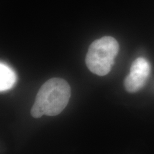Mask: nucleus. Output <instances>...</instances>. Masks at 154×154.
<instances>
[{
    "label": "nucleus",
    "instance_id": "2",
    "mask_svg": "<svg viewBox=\"0 0 154 154\" xmlns=\"http://www.w3.org/2000/svg\"><path fill=\"white\" fill-rule=\"evenodd\" d=\"M118 42L112 36H103L92 42L86 57L88 69L98 76H106L111 70L119 53Z\"/></svg>",
    "mask_w": 154,
    "mask_h": 154
},
{
    "label": "nucleus",
    "instance_id": "4",
    "mask_svg": "<svg viewBox=\"0 0 154 154\" xmlns=\"http://www.w3.org/2000/svg\"><path fill=\"white\" fill-rule=\"evenodd\" d=\"M17 81V75L9 66L5 63H0V91L1 92L11 89Z\"/></svg>",
    "mask_w": 154,
    "mask_h": 154
},
{
    "label": "nucleus",
    "instance_id": "1",
    "mask_svg": "<svg viewBox=\"0 0 154 154\" xmlns=\"http://www.w3.org/2000/svg\"><path fill=\"white\" fill-rule=\"evenodd\" d=\"M71 97V88L64 79L52 78L39 88L31 110L34 118L42 116H54L59 114L68 104Z\"/></svg>",
    "mask_w": 154,
    "mask_h": 154
},
{
    "label": "nucleus",
    "instance_id": "3",
    "mask_svg": "<svg viewBox=\"0 0 154 154\" xmlns=\"http://www.w3.org/2000/svg\"><path fill=\"white\" fill-rule=\"evenodd\" d=\"M151 65L143 57L136 59L132 63L130 73L124 80V87L129 93H135L145 86L151 74Z\"/></svg>",
    "mask_w": 154,
    "mask_h": 154
}]
</instances>
